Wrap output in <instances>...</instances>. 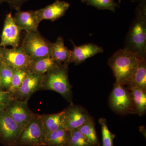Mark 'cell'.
Instances as JSON below:
<instances>
[{"label":"cell","mask_w":146,"mask_h":146,"mask_svg":"<svg viewBox=\"0 0 146 146\" xmlns=\"http://www.w3.org/2000/svg\"><path fill=\"white\" fill-rule=\"evenodd\" d=\"M41 117L46 133L65 129L63 126L62 111L55 114L41 115Z\"/></svg>","instance_id":"19"},{"label":"cell","mask_w":146,"mask_h":146,"mask_svg":"<svg viewBox=\"0 0 146 146\" xmlns=\"http://www.w3.org/2000/svg\"><path fill=\"white\" fill-rule=\"evenodd\" d=\"M68 145L70 146H94L78 129L71 131Z\"/></svg>","instance_id":"27"},{"label":"cell","mask_w":146,"mask_h":146,"mask_svg":"<svg viewBox=\"0 0 146 146\" xmlns=\"http://www.w3.org/2000/svg\"><path fill=\"white\" fill-rule=\"evenodd\" d=\"M68 65H57L44 74L41 89L57 92L72 103V92L68 78Z\"/></svg>","instance_id":"3"},{"label":"cell","mask_w":146,"mask_h":146,"mask_svg":"<svg viewBox=\"0 0 146 146\" xmlns=\"http://www.w3.org/2000/svg\"><path fill=\"white\" fill-rule=\"evenodd\" d=\"M62 112L64 128L71 131L78 128L91 117L85 108L73 103Z\"/></svg>","instance_id":"8"},{"label":"cell","mask_w":146,"mask_h":146,"mask_svg":"<svg viewBox=\"0 0 146 146\" xmlns=\"http://www.w3.org/2000/svg\"><path fill=\"white\" fill-rule=\"evenodd\" d=\"M72 50H69L64 44V40L59 36L55 42L52 43L50 56L58 65L70 64Z\"/></svg>","instance_id":"16"},{"label":"cell","mask_w":146,"mask_h":146,"mask_svg":"<svg viewBox=\"0 0 146 146\" xmlns=\"http://www.w3.org/2000/svg\"><path fill=\"white\" fill-rule=\"evenodd\" d=\"M14 99L13 94L7 90L0 89V110L6 109Z\"/></svg>","instance_id":"28"},{"label":"cell","mask_w":146,"mask_h":146,"mask_svg":"<svg viewBox=\"0 0 146 146\" xmlns=\"http://www.w3.org/2000/svg\"><path fill=\"white\" fill-rule=\"evenodd\" d=\"M72 43L74 48L72 50L70 63L79 65L89 58L104 52L103 48L102 47L93 43L77 46L73 42Z\"/></svg>","instance_id":"14"},{"label":"cell","mask_w":146,"mask_h":146,"mask_svg":"<svg viewBox=\"0 0 146 146\" xmlns=\"http://www.w3.org/2000/svg\"><path fill=\"white\" fill-rule=\"evenodd\" d=\"M118 1H119V3H120L121 2V0H118Z\"/></svg>","instance_id":"35"},{"label":"cell","mask_w":146,"mask_h":146,"mask_svg":"<svg viewBox=\"0 0 146 146\" xmlns=\"http://www.w3.org/2000/svg\"><path fill=\"white\" fill-rule=\"evenodd\" d=\"M46 134L41 115L35 114L23 129L18 146H46Z\"/></svg>","instance_id":"6"},{"label":"cell","mask_w":146,"mask_h":146,"mask_svg":"<svg viewBox=\"0 0 146 146\" xmlns=\"http://www.w3.org/2000/svg\"><path fill=\"white\" fill-rule=\"evenodd\" d=\"M28 0H3V1L8 3L10 7L18 11L21 10L22 6Z\"/></svg>","instance_id":"29"},{"label":"cell","mask_w":146,"mask_h":146,"mask_svg":"<svg viewBox=\"0 0 146 146\" xmlns=\"http://www.w3.org/2000/svg\"><path fill=\"white\" fill-rule=\"evenodd\" d=\"M82 3L87 5L95 7L98 9H108L115 12L116 7H119L114 0H81Z\"/></svg>","instance_id":"25"},{"label":"cell","mask_w":146,"mask_h":146,"mask_svg":"<svg viewBox=\"0 0 146 146\" xmlns=\"http://www.w3.org/2000/svg\"><path fill=\"white\" fill-rule=\"evenodd\" d=\"M13 18L21 31L25 30L27 33L38 31L40 22L36 16L35 11H18L13 16Z\"/></svg>","instance_id":"15"},{"label":"cell","mask_w":146,"mask_h":146,"mask_svg":"<svg viewBox=\"0 0 146 146\" xmlns=\"http://www.w3.org/2000/svg\"><path fill=\"white\" fill-rule=\"evenodd\" d=\"M0 69L3 88L7 90L11 84L16 69L3 62L0 63Z\"/></svg>","instance_id":"24"},{"label":"cell","mask_w":146,"mask_h":146,"mask_svg":"<svg viewBox=\"0 0 146 146\" xmlns=\"http://www.w3.org/2000/svg\"><path fill=\"white\" fill-rule=\"evenodd\" d=\"M0 89H3V86L2 82L1 77V69H0Z\"/></svg>","instance_id":"32"},{"label":"cell","mask_w":146,"mask_h":146,"mask_svg":"<svg viewBox=\"0 0 146 146\" xmlns=\"http://www.w3.org/2000/svg\"><path fill=\"white\" fill-rule=\"evenodd\" d=\"M77 129L94 146H100L95 129V122L92 117Z\"/></svg>","instance_id":"22"},{"label":"cell","mask_w":146,"mask_h":146,"mask_svg":"<svg viewBox=\"0 0 146 146\" xmlns=\"http://www.w3.org/2000/svg\"><path fill=\"white\" fill-rule=\"evenodd\" d=\"M136 17L127 35L124 49L136 53L140 57L146 56V0L136 8Z\"/></svg>","instance_id":"2"},{"label":"cell","mask_w":146,"mask_h":146,"mask_svg":"<svg viewBox=\"0 0 146 146\" xmlns=\"http://www.w3.org/2000/svg\"><path fill=\"white\" fill-rule=\"evenodd\" d=\"M28 102L15 99L5 109L23 129L35 115L29 107Z\"/></svg>","instance_id":"10"},{"label":"cell","mask_w":146,"mask_h":146,"mask_svg":"<svg viewBox=\"0 0 146 146\" xmlns=\"http://www.w3.org/2000/svg\"><path fill=\"white\" fill-rule=\"evenodd\" d=\"M110 107L121 115L135 114L132 94L129 89L115 82L109 97Z\"/></svg>","instance_id":"5"},{"label":"cell","mask_w":146,"mask_h":146,"mask_svg":"<svg viewBox=\"0 0 146 146\" xmlns=\"http://www.w3.org/2000/svg\"><path fill=\"white\" fill-rule=\"evenodd\" d=\"M44 77V74L30 72L21 87L13 94L14 98L28 101L35 93L42 88Z\"/></svg>","instance_id":"11"},{"label":"cell","mask_w":146,"mask_h":146,"mask_svg":"<svg viewBox=\"0 0 146 146\" xmlns=\"http://www.w3.org/2000/svg\"><path fill=\"white\" fill-rule=\"evenodd\" d=\"M62 146H70L69 145H65Z\"/></svg>","instance_id":"34"},{"label":"cell","mask_w":146,"mask_h":146,"mask_svg":"<svg viewBox=\"0 0 146 146\" xmlns=\"http://www.w3.org/2000/svg\"><path fill=\"white\" fill-rule=\"evenodd\" d=\"M3 2V0H0V5H1Z\"/></svg>","instance_id":"33"},{"label":"cell","mask_w":146,"mask_h":146,"mask_svg":"<svg viewBox=\"0 0 146 146\" xmlns=\"http://www.w3.org/2000/svg\"><path fill=\"white\" fill-rule=\"evenodd\" d=\"M2 62L16 70L30 71L33 60L21 47L9 49L4 47Z\"/></svg>","instance_id":"9"},{"label":"cell","mask_w":146,"mask_h":146,"mask_svg":"<svg viewBox=\"0 0 146 146\" xmlns=\"http://www.w3.org/2000/svg\"><path fill=\"white\" fill-rule=\"evenodd\" d=\"M70 7L67 2L56 0L52 3L35 11V13L40 23L43 20L54 21L64 16Z\"/></svg>","instance_id":"13"},{"label":"cell","mask_w":146,"mask_h":146,"mask_svg":"<svg viewBox=\"0 0 146 146\" xmlns=\"http://www.w3.org/2000/svg\"><path fill=\"white\" fill-rule=\"evenodd\" d=\"M131 88H138L146 91V58L140 60L132 80L127 86L128 89Z\"/></svg>","instance_id":"18"},{"label":"cell","mask_w":146,"mask_h":146,"mask_svg":"<svg viewBox=\"0 0 146 146\" xmlns=\"http://www.w3.org/2000/svg\"><path fill=\"white\" fill-rule=\"evenodd\" d=\"M4 48V47H1L0 46V63L3 60Z\"/></svg>","instance_id":"30"},{"label":"cell","mask_w":146,"mask_h":146,"mask_svg":"<svg viewBox=\"0 0 146 146\" xmlns=\"http://www.w3.org/2000/svg\"><path fill=\"white\" fill-rule=\"evenodd\" d=\"M51 44L52 42L43 37L38 31L27 33L21 47L33 61L50 56Z\"/></svg>","instance_id":"4"},{"label":"cell","mask_w":146,"mask_h":146,"mask_svg":"<svg viewBox=\"0 0 146 146\" xmlns=\"http://www.w3.org/2000/svg\"><path fill=\"white\" fill-rule=\"evenodd\" d=\"M71 131L61 129L46 134V146H62L69 143Z\"/></svg>","instance_id":"17"},{"label":"cell","mask_w":146,"mask_h":146,"mask_svg":"<svg viewBox=\"0 0 146 146\" xmlns=\"http://www.w3.org/2000/svg\"><path fill=\"white\" fill-rule=\"evenodd\" d=\"M142 58H143L124 48L114 53L108 63L115 76L116 82L128 86Z\"/></svg>","instance_id":"1"},{"label":"cell","mask_w":146,"mask_h":146,"mask_svg":"<svg viewBox=\"0 0 146 146\" xmlns=\"http://www.w3.org/2000/svg\"><path fill=\"white\" fill-rule=\"evenodd\" d=\"M99 122L101 126L102 146H114L113 141L116 135L112 133L108 127L107 121L104 118H101Z\"/></svg>","instance_id":"26"},{"label":"cell","mask_w":146,"mask_h":146,"mask_svg":"<svg viewBox=\"0 0 146 146\" xmlns=\"http://www.w3.org/2000/svg\"><path fill=\"white\" fill-rule=\"evenodd\" d=\"M132 94L135 114L143 116L146 112V91L138 88L129 89Z\"/></svg>","instance_id":"20"},{"label":"cell","mask_w":146,"mask_h":146,"mask_svg":"<svg viewBox=\"0 0 146 146\" xmlns=\"http://www.w3.org/2000/svg\"><path fill=\"white\" fill-rule=\"evenodd\" d=\"M145 127H141V129H140V131H141V133H143L144 136L146 137V130H145Z\"/></svg>","instance_id":"31"},{"label":"cell","mask_w":146,"mask_h":146,"mask_svg":"<svg viewBox=\"0 0 146 146\" xmlns=\"http://www.w3.org/2000/svg\"><path fill=\"white\" fill-rule=\"evenodd\" d=\"M30 72V71L29 70H16L10 86L7 91L12 94H14L21 87L25 79Z\"/></svg>","instance_id":"23"},{"label":"cell","mask_w":146,"mask_h":146,"mask_svg":"<svg viewBox=\"0 0 146 146\" xmlns=\"http://www.w3.org/2000/svg\"><path fill=\"white\" fill-rule=\"evenodd\" d=\"M59 65L51 56L33 60L30 71L37 74H44L50 70Z\"/></svg>","instance_id":"21"},{"label":"cell","mask_w":146,"mask_h":146,"mask_svg":"<svg viewBox=\"0 0 146 146\" xmlns=\"http://www.w3.org/2000/svg\"><path fill=\"white\" fill-rule=\"evenodd\" d=\"M23 129L6 110H0V140L7 146H18Z\"/></svg>","instance_id":"7"},{"label":"cell","mask_w":146,"mask_h":146,"mask_svg":"<svg viewBox=\"0 0 146 146\" xmlns=\"http://www.w3.org/2000/svg\"><path fill=\"white\" fill-rule=\"evenodd\" d=\"M21 30L17 25L11 13L6 16L0 42V46L12 48L19 47Z\"/></svg>","instance_id":"12"}]
</instances>
